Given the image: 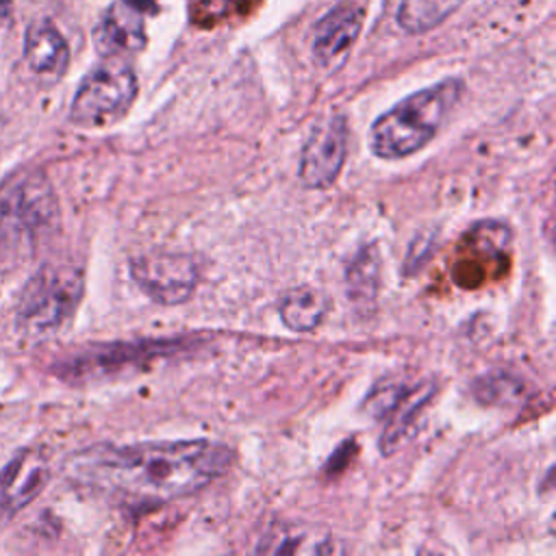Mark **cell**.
<instances>
[{
  "label": "cell",
  "instance_id": "obj_1",
  "mask_svg": "<svg viewBox=\"0 0 556 556\" xmlns=\"http://www.w3.org/2000/svg\"><path fill=\"white\" fill-rule=\"evenodd\" d=\"M232 450L211 439L96 443L78 450L65 465L67 476L93 491L141 504H167L193 495L222 478Z\"/></svg>",
  "mask_w": 556,
  "mask_h": 556
},
{
  "label": "cell",
  "instance_id": "obj_2",
  "mask_svg": "<svg viewBox=\"0 0 556 556\" xmlns=\"http://www.w3.org/2000/svg\"><path fill=\"white\" fill-rule=\"evenodd\" d=\"M460 93L463 83L445 78L406 96L378 115L369 128V148L374 156L397 161L424 150L441 130Z\"/></svg>",
  "mask_w": 556,
  "mask_h": 556
},
{
  "label": "cell",
  "instance_id": "obj_3",
  "mask_svg": "<svg viewBox=\"0 0 556 556\" xmlns=\"http://www.w3.org/2000/svg\"><path fill=\"white\" fill-rule=\"evenodd\" d=\"M59 226V200L41 172H15L0 182V258L35 250Z\"/></svg>",
  "mask_w": 556,
  "mask_h": 556
},
{
  "label": "cell",
  "instance_id": "obj_4",
  "mask_svg": "<svg viewBox=\"0 0 556 556\" xmlns=\"http://www.w3.org/2000/svg\"><path fill=\"white\" fill-rule=\"evenodd\" d=\"M85 293L83 271L70 263H48L24 285L17 300V328L28 337L59 332Z\"/></svg>",
  "mask_w": 556,
  "mask_h": 556
},
{
  "label": "cell",
  "instance_id": "obj_5",
  "mask_svg": "<svg viewBox=\"0 0 556 556\" xmlns=\"http://www.w3.org/2000/svg\"><path fill=\"white\" fill-rule=\"evenodd\" d=\"M139 85L132 67L119 56H104L78 85L70 119L83 128H102L122 119L137 98Z\"/></svg>",
  "mask_w": 556,
  "mask_h": 556
},
{
  "label": "cell",
  "instance_id": "obj_6",
  "mask_svg": "<svg viewBox=\"0 0 556 556\" xmlns=\"http://www.w3.org/2000/svg\"><path fill=\"white\" fill-rule=\"evenodd\" d=\"M130 276L152 302L178 306L193 295L200 282V267L189 254L154 250L130 261Z\"/></svg>",
  "mask_w": 556,
  "mask_h": 556
},
{
  "label": "cell",
  "instance_id": "obj_7",
  "mask_svg": "<svg viewBox=\"0 0 556 556\" xmlns=\"http://www.w3.org/2000/svg\"><path fill=\"white\" fill-rule=\"evenodd\" d=\"M348 156V122L330 113L313 124L302 152L298 174L308 189H328L341 174Z\"/></svg>",
  "mask_w": 556,
  "mask_h": 556
},
{
  "label": "cell",
  "instance_id": "obj_8",
  "mask_svg": "<svg viewBox=\"0 0 556 556\" xmlns=\"http://www.w3.org/2000/svg\"><path fill=\"white\" fill-rule=\"evenodd\" d=\"M361 26H363L361 7L352 2H341L332 7L313 28V41H311L313 61L326 72H337L345 63L361 33Z\"/></svg>",
  "mask_w": 556,
  "mask_h": 556
},
{
  "label": "cell",
  "instance_id": "obj_9",
  "mask_svg": "<svg viewBox=\"0 0 556 556\" xmlns=\"http://www.w3.org/2000/svg\"><path fill=\"white\" fill-rule=\"evenodd\" d=\"M50 469L41 452L22 450L0 471V519L26 508L48 484Z\"/></svg>",
  "mask_w": 556,
  "mask_h": 556
},
{
  "label": "cell",
  "instance_id": "obj_10",
  "mask_svg": "<svg viewBox=\"0 0 556 556\" xmlns=\"http://www.w3.org/2000/svg\"><path fill=\"white\" fill-rule=\"evenodd\" d=\"M96 50L102 56H122L139 52L146 46L143 13L128 7L124 0L106 9L93 30Z\"/></svg>",
  "mask_w": 556,
  "mask_h": 556
},
{
  "label": "cell",
  "instance_id": "obj_11",
  "mask_svg": "<svg viewBox=\"0 0 556 556\" xmlns=\"http://www.w3.org/2000/svg\"><path fill=\"white\" fill-rule=\"evenodd\" d=\"M24 59L33 74L54 83L70 65V46L50 20H37L24 35Z\"/></svg>",
  "mask_w": 556,
  "mask_h": 556
},
{
  "label": "cell",
  "instance_id": "obj_12",
  "mask_svg": "<svg viewBox=\"0 0 556 556\" xmlns=\"http://www.w3.org/2000/svg\"><path fill=\"white\" fill-rule=\"evenodd\" d=\"M434 391L432 382H419L413 387H402V391L397 393L393 406L389 408V413L382 417L384 430L380 437V454L391 456L408 437L415 419L421 415V410L426 408V404L430 402V395Z\"/></svg>",
  "mask_w": 556,
  "mask_h": 556
},
{
  "label": "cell",
  "instance_id": "obj_13",
  "mask_svg": "<svg viewBox=\"0 0 556 556\" xmlns=\"http://www.w3.org/2000/svg\"><path fill=\"white\" fill-rule=\"evenodd\" d=\"M330 298L311 285L289 289L278 302L280 321L293 332H313L317 330L326 315L330 313Z\"/></svg>",
  "mask_w": 556,
  "mask_h": 556
},
{
  "label": "cell",
  "instance_id": "obj_14",
  "mask_svg": "<svg viewBox=\"0 0 556 556\" xmlns=\"http://www.w3.org/2000/svg\"><path fill=\"white\" fill-rule=\"evenodd\" d=\"M332 536L321 528L282 523L271 528L256 545L263 554H326L332 552Z\"/></svg>",
  "mask_w": 556,
  "mask_h": 556
},
{
  "label": "cell",
  "instance_id": "obj_15",
  "mask_svg": "<svg viewBox=\"0 0 556 556\" xmlns=\"http://www.w3.org/2000/svg\"><path fill=\"white\" fill-rule=\"evenodd\" d=\"M380 287V256L376 245H363L345 267V291L358 308L376 300Z\"/></svg>",
  "mask_w": 556,
  "mask_h": 556
},
{
  "label": "cell",
  "instance_id": "obj_16",
  "mask_svg": "<svg viewBox=\"0 0 556 556\" xmlns=\"http://www.w3.org/2000/svg\"><path fill=\"white\" fill-rule=\"evenodd\" d=\"M463 0H402L397 22L408 33H424L443 22Z\"/></svg>",
  "mask_w": 556,
  "mask_h": 556
},
{
  "label": "cell",
  "instance_id": "obj_17",
  "mask_svg": "<svg viewBox=\"0 0 556 556\" xmlns=\"http://www.w3.org/2000/svg\"><path fill=\"white\" fill-rule=\"evenodd\" d=\"M521 380L508 376V374H493L484 376L476 384V395L480 402L486 404H504V402H515V397L521 395Z\"/></svg>",
  "mask_w": 556,
  "mask_h": 556
},
{
  "label": "cell",
  "instance_id": "obj_18",
  "mask_svg": "<svg viewBox=\"0 0 556 556\" xmlns=\"http://www.w3.org/2000/svg\"><path fill=\"white\" fill-rule=\"evenodd\" d=\"M235 0H202L206 11H215V13H224Z\"/></svg>",
  "mask_w": 556,
  "mask_h": 556
},
{
  "label": "cell",
  "instance_id": "obj_19",
  "mask_svg": "<svg viewBox=\"0 0 556 556\" xmlns=\"http://www.w3.org/2000/svg\"><path fill=\"white\" fill-rule=\"evenodd\" d=\"M128 7H132L139 13H148L154 9V0H124Z\"/></svg>",
  "mask_w": 556,
  "mask_h": 556
},
{
  "label": "cell",
  "instance_id": "obj_20",
  "mask_svg": "<svg viewBox=\"0 0 556 556\" xmlns=\"http://www.w3.org/2000/svg\"><path fill=\"white\" fill-rule=\"evenodd\" d=\"M11 11H13V0H0V26L9 20Z\"/></svg>",
  "mask_w": 556,
  "mask_h": 556
}]
</instances>
